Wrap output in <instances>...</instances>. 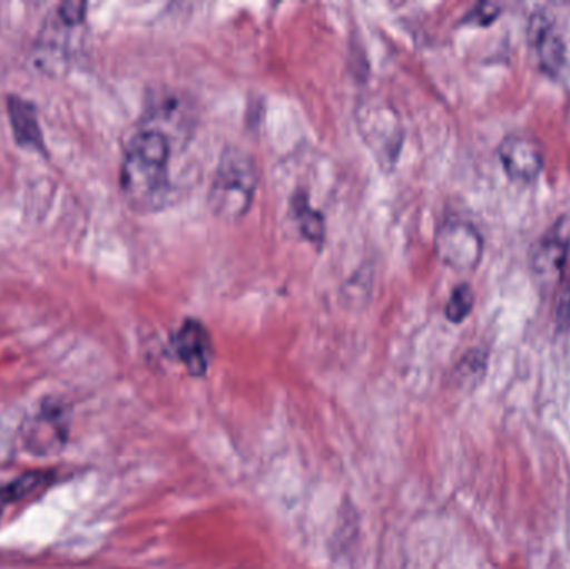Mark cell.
I'll list each match as a JSON object with an SVG mask.
<instances>
[{"mask_svg":"<svg viewBox=\"0 0 570 569\" xmlns=\"http://www.w3.org/2000/svg\"><path fill=\"white\" fill-rule=\"evenodd\" d=\"M170 139L157 129L137 133L127 144L120 187L137 209H156L169 193Z\"/></svg>","mask_w":570,"mask_h":569,"instance_id":"cell-1","label":"cell"},{"mask_svg":"<svg viewBox=\"0 0 570 569\" xmlns=\"http://www.w3.org/2000/svg\"><path fill=\"white\" fill-rule=\"evenodd\" d=\"M259 186L256 160L239 147L224 150L210 184L209 200L214 216L236 223L249 213Z\"/></svg>","mask_w":570,"mask_h":569,"instance_id":"cell-2","label":"cell"},{"mask_svg":"<svg viewBox=\"0 0 570 569\" xmlns=\"http://www.w3.org/2000/svg\"><path fill=\"white\" fill-rule=\"evenodd\" d=\"M355 124L379 166L387 173L394 169L404 144V126L395 107L381 96L364 97L355 107Z\"/></svg>","mask_w":570,"mask_h":569,"instance_id":"cell-3","label":"cell"},{"mask_svg":"<svg viewBox=\"0 0 570 569\" xmlns=\"http://www.w3.org/2000/svg\"><path fill=\"white\" fill-rule=\"evenodd\" d=\"M435 251L445 266L465 273L474 271L481 263L484 243L481 234L471 224L464 220H448L439 227Z\"/></svg>","mask_w":570,"mask_h":569,"instance_id":"cell-4","label":"cell"},{"mask_svg":"<svg viewBox=\"0 0 570 569\" xmlns=\"http://www.w3.org/2000/svg\"><path fill=\"white\" fill-rule=\"evenodd\" d=\"M502 167L511 179L532 183L542 170V154L528 137L511 136L499 149Z\"/></svg>","mask_w":570,"mask_h":569,"instance_id":"cell-5","label":"cell"},{"mask_svg":"<svg viewBox=\"0 0 570 569\" xmlns=\"http://www.w3.org/2000/svg\"><path fill=\"white\" fill-rule=\"evenodd\" d=\"M529 37L538 53L539 62L549 73L561 72L566 60L564 42L551 19L544 13H535L529 26Z\"/></svg>","mask_w":570,"mask_h":569,"instance_id":"cell-6","label":"cell"},{"mask_svg":"<svg viewBox=\"0 0 570 569\" xmlns=\"http://www.w3.org/2000/svg\"><path fill=\"white\" fill-rule=\"evenodd\" d=\"M180 361L194 376H203L209 366L210 340L206 327L196 320H187L176 337Z\"/></svg>","mask_w":570,"mask_h":569,"instance_id":"cell-7","label":"cell"},{"mask_svg":"<svg viewBox=\"0 0 570 569\" xmlns=\"http://www.w3.org/2000/svg\"><path fill=\"white\" fill-rule=\"evenodd\" d=\"M7 114H9L10 127H12L17 144L23 149L46 153V143H43L39 116H37L33 104L19 96H9L7 97Z\"/></svg>","mask_w":570,"mask_h":569,"instance_id":"cell-8","label":"cell"},{"mask_svg":"<svg viewBox=\"0 0 570 569\" xmlns=\"http://www.w3.org/2000/svg\"><path fill=\"white\" fill-rule=\"evenodd\" d=\"M569 241L564 230L556 226L548 236L542 237L532 254V269L544 283H552L561 274L568 259Z\"/></svg>","mask_w":570,"mask_h":569,"instance_id":"cell-9","label":"cell"},{"mask_svg":"<svg viewBox=\"0 0 570 569\" xmlns=\"http://www.w3.org/2000/svg\"><path fill=\"white\" fill-rule=\"evenodd\" d=\"M292 209H294V216L297 219L302 234L312 243H322L325 236L324 217H322L318 210L312 209L304 194H297L294 197Z\"/></svg>","mask_w":570,"mask_h":569,"instance_id":"cell-10","label":"cell"},{"mask_svg":"<svg viewBox=\"0 0 570 569\" xmlns=\"http://www.w3.org/2000/svg\"><path fill=\"white\" fill-rule=\"evenodd\" d=\"M474 307V293L468 284H461L452 291L445 306V316L451 323H462Z\"/></svg>","mask_w":570,"mask_h":569,"instance_id":"cell-11","label":"cell"},{"mask_svg":"<svg viewBox=\"0 0 570 569\" xmlns=\"http://www.w3.org/2000/svg\"><path fill=\"white\" fill-rule=\"evenodd\" d=\"M87 2H79V0H67L62 2L57 9V17L60 22L67 27L79 26L86 17Z\"/></svg>","mask_w":570,"mask_h":569,"instance_id":"cell-12","label":"cell"},{"mask_svg":"<svg viewBox=\"0 0 570 569\" xmlns=\"http://www.w3.org/2000/svg\"><path fill=\"white\" fill-rule=\"evenodd\" d=\"M498 16L499 7L495 3L482 2L469 12L468 20L469 22L479 23V26H489L498 19Z\"/></svg>","mask_w":570,"mask_h":569,"instance_id":"cell-13","label":"cell"},{"mask_svg":"<svg viewBox=\"0 0 570 569\" xmlns=\"http://www.w3.org/2000/svg\"><path fill=\"white\" fill-rule=\"evenodd\" d=\"M558 323L566 327V330L570 327V283L566 287L564 293H562L561 303H559Z\"/></svg>","mask_w":570,"mask_h":569,"instance_id":"cell-14","label":"cell"}]
</instances>
